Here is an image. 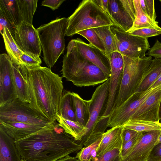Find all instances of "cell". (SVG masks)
Instances as JSON below:
<instances>
[{
  "instance_id": "d4e9b609",
  "label": "cell",
  "mask_w": 161,
  "mask_h": 161,
  "mask_svg": "<svg viewBox=\"0 0 161 161\" xmlns=\"http://www.w3.org/2000/svg\"><path fill=\"white\" fill-rule=\"evenodd\" d=\"M0 12L14 26L22 22L17 0H0Z\"/></svg>"
},
{
  "instance_id": "44dd1931",
  "label": "cell",
  "mask_w": 161,
  "mask_h": 161,
  "mask_svg": "<svg viewBox=\"0 0 161 161\" xmlns=\"http://www.w3.org/2000/svg\"><path fill=\"white\" fill-rule=\"evenodd\" d=\"M122 126H116L111 128L103 134L96 152V156H99L118 146L122 145Z\"/></svg>"
},
{
  "instance_id": "5bb4252c",
  "label": "cell",
  "mask_w": 161,
  "mask_h": 161,
  "mask_svg": "<svg viewBox=\"0 0 161 161\" xmlns=\"http://www.w3.org/2000/svg\"><path fill=\"white\" fill-rule=\"evenodd\" d=\"M109 9L118 27L126 32L131 29L136 17L133 0H109Z\"/></svg>"
},
{
  "instance_id": "cb8c5ba5",
  "label": "cell",
  "mask_w": 161,
  "mask_h": 161,
  "mask_svg": "<svg viewBox=\"0 0 161 161\" xmlns=\"http://www.w3.org/2000/svg\"><path fill=\"white\" fill-rule=\"evenodd\" d=\"M6 51L13 62L18 65L22 64L20 57L24 53L18 45L8 29L5 27L2 35Z\"/></svg>"
},
{
  "instance_id": "681fc988",
  "label": "cell",
  "mask_w": 161,
  "mask_h": 161,
  "mask_svg": "<svg viewBox=\"0 0 161 161\" xmlns=\"http://www.w3.org/2000/svg\"><path fill=\"white\" fill-rule=\"evenodd\" d=\"M19 161H26L24 159H23L21 158Z\"/></svg>"
},
{
  "instance_id": "f907efd6",
  "label": "cell",
  "mask_w": 161,
  "mask_h": 161,
  "mask_svg": "<svg viewBox=\"0 0 161 161\" xmlns=\"http://www.w3.org/2000/svg\"><path fill=\"white\" fill-rule=\"evenodd\" d=\"M159 1L161 3V0H159Z\"/></svg>"
},
{
  "instance_id": "1f68e13d",
  "label": "cell",
  "mask_w": 161,
  "mask_h": 161,
  "mask_svg": "<svg viewBox=\"0 0 161 161\" xmlns=\"http://www.w3.org/2000/svg\"><path fill=\"white\" fill-rule=\"evenodd\" d=\"M102 136L103 135L88 146L82 148L77 153L75 157L79 161H92L96 156V152L101 142Z\"/></svg>"
},
{
  "instance_id": "9a60e30c",
  "label": "cell",
  "mask_w": 161,
  "mask_h": 161,
  "mask_svg": "<svg viewBox=\"0 0 161 161\" xmlns=\"http://www.w3.org/2000/svg\"><path fill=\"white\" fill-rule=\"evenodd\" d=\"M161 130L143 132L140 140L122 161H147Z\"/></svg>"
},
{
  "instance_id": "52a82bcc",
  "label": "cell",
  "mask_w": 161,
  "mask_h": 161,
  "mask_svg": "<svg viewBox=\"0 0 161 161\" xmlns=\"http://www.w3.org/2000/svg\"><path fill=\"white\" fill-rule=\"evenodd\" d=\"M0 121L48 126L53 122L35 110L28 103L17 98L0 107Z\"/></svg>"
},
{
  "instance_id": "83f0119b",
  "label": "cell",
  "mask_w": 161,
  "mask_h": 161,
  "mask_svg": "<svg viewBox=\"0 0 161 161\" xmlns=\"http://www.w3.org/2000/svg\"><path fill=\"white\" fill-rule=\"evenodd\" d=\"M108 25L93 28L102 41L106 50V54L109 58L110 54L117 51L115 39Z\"/></svg>"
},
{
  "instance_id": "bcb514c9",
  "label": "cell",
  "mask_w": 161,
  "mask_h": 161,
  "mask_svg": "<svg viewBox=\"0 0 161 161\" xmlns=\"http://www.w3.org/2000/svg\"><path fill=\"white\" fill-rule=\"evenodd\" d=\"M161 84V75L151 86L150 88H154L159 86Z\"/></svg>"
},
{
  "instance_id": "7dc6e473",
  "label": "cell",
  "mask_w": 161,
  "mask_h": 161,
  "mask_svg": "<svg viewBox=\"0 0 161 161\" xmlns=\"http://www.w3.org/2000/svg\"><path fill=\"white\" fill-rule=\"evenodd\" d=\"M158 117L159 122L161 123V99L159 109Z\"/></svg>"
},
{
  "instance_id": "d590c367",
  "label": "cell",
  "mask_w": 161,
  "mask_h": 161,
  "mask_svg": "<svg viewBox=\"0 0 161 161\" xmlns=\"http://www.w3.org/2000/svg\"><path fill=\"white\" fill-rule=\"evenodd\" d=\"M134 36L147 38L156 36L161 34V28L147 27L141 28L132 31L129 33Z\"/></svg>"
},
{
  "instance_id": "5b68a950",
  "label": "cell",
  "mask_w": 161,
  "mask_h": 161,
  "mask_svg": "<svg viewBox=\"0 0 161 161\" xmlns=\"http://www.w3.org/2000/svg\"><path fill=\"white\" fill-rule=\"evenodd\" d=\"M68 19L66 34L67 36H72L80 31L90 28L108 25L117 27L95 0L82 1Z\"/></svg>"
},
{
  "instance_id": "277c9868",
  "label": "cell",
  "mask_w": 161,
  "mask_h": 161,
  "mask_svg": "<svg viewBox=\"0 0 161 161\" xmlns=\"http://www.w3.org/2000/svg\"><path fill=\"white\" fill-rule=\"evenodd\" d=\"M68 22V18H57L36 29L43 53V61L50 69L64 52Z\"/></svg>"
},
{
  "instance_id": "ee69618b",
  "label": "cell",
  "mask_w": 161,
  "mask_h": 161,
  "mask_svg": "<svg viewBox=\"0 0 161 161\" xmlns=\"http://www.w3.org/2000/svg\"><path fill=\"white\" fill-rule=\"evenodd\" d=\"M95 1L99 6L104 10L111 19L109 9V0H95Z\"/></svg>"
},
{
  "instance_id": "9c48e42d",
  "label": "cell",
  "mask_w": 161,
  "mask_h": 161,
  "mask_svg": "<svg viewBox=\"0 0 161 161\" xmlns=\"http://www.w3.org/2000/svg\"><path fill=\"white\" fill-rule=\"evenodd\" d=\"M110 29L114 36L117 52L131 58H143L150 48L147 38L132 35L114 26Z\"/></svg>"
},
{
  "instance_id": "8fae6325",
  "label": "cell",
  "mask_w": 161,
  "mask_h": 161,
  "mask_svg": "<svg viewBox=\"0 0 161 161\" xmlns=\"http://www.w3.org/2000/svg\"><path fill=\"white\" fill-rule=\"evenodd\" d=\"M14 39L24 53L42 63L40 57L42 49L38 34L33 25L22 22L15 26Z\"/></svg>"
},
{
  "instance_id": "6da1fadb",
  "label": "cell",
  "mask_w": 161,
  "mask_h": 161,
  "mask_svg": "<svg viewBox=\"0 0 161 161\" xmlns=\"http://www.w3.org/2000/svg\"><path fill=\"white\" fill-rule=\"evenodd\" d=\"M14 143L21 158L26 161H56L83 146L73 140L56 121L53 125Z\"/></svg>"
},
{
  "instance_id": "4316f807",
  "label": "cell",
  "mask_w": 161,
  "mask_h": 161,
  "mask_svg": "<svg viewBox=\"0 0 161 161\" xmlns=\"http://www.w3.org/2000/svg\"><path fill=\"white\" fill-rule=\"evenodd\" d=\"M136 10V17L133 25L127 32L130 33L134 30L145 28L154 27L161 28L158 22L152 20L142 10L139 0H133Z\"/></svg>"
},
{
  "instance_id": "7bdbcfd3",
  "label": "cell",
  "mask_w": 161,
  "mask_h": 161,
  "mask_svg": "<svg viewBox=\"0 0 161 161\" xmlns=\"http://www.w3.org/2000/svg\"><path fill=\"white\" fill-rule=\"evenodd\" d=\"M65 0H44L42 3V6L47 7L53 10L58 9Z\"/></svg>"
},
{
  "instance_id": "2e32d148",
  "label": "cell",
  "mask_w": 161,
  "mask_h": 161,
  "mask_svg": "<svg viewBox=\"0 0 161 161\" xmlns=\"http://www.w3.org/2000/svg\"><path fill=\"white\" fill-rule=\"evenodd\" d=\"M80 53L87 59L99 67L109 78L111 75L109 58L106 54L91 44L81 39H72Z\"/></svg>"
},
{
  "instance_id": "ffe728a7",
  "label": "cell",
  "mask_w": 161,
  "mask_h": 161,
  "mask_svg": "<svg viewBox=\"0 0 161 161\" xmlns=\"http://www.w3.org/2000/svg\"><path fill=\"white\" fill-rule=\"evenodd\" d=\"M21 158L14 139L0 127V161H19Z\"/></svg>"
},
{
  "instance_id": "8d00e7d4",
  "label": "cell",
  "mask_w": 161,
  "mask_h": 161,
  "mask_svg": "<svg viewBox=\"0 0 161 161\" xmlns=\"http://www.w3.org/2000/svg\"><path fill=\"white\" fill-rule=\"evenodd\" d=\"M142 134V132H138L132 139L122 146L121 150L122 160L125 159L132 150L140 140Z\"/></svg>"
},
{
  "instance_id": "b9f144b4",
  "label": "cell",
  "mask_w": 161,
  "mask_h": 161,
  "mask_svg": "<svg viewBox=\"0 0 161 161\" xmlns=\"http://www.w3.org/2000/svg\"><path fill=\"white\" fill-rule=\"evenodd\" d=\"M147 161H161V143L155 146Z\"/></svg>"
},
{
  "instance_id": "8992f818",
  "label": "cell",
  "mask_w": 161,
  "mask_h": 161,
  "mask_svg": "<svg viewBox=\"0 0 161 161\" xmlns=\"http://www.w3.org/2000/svg\"><path fill=\"white\" fill-rule=\"evenodd\" d=\"M122 56L124 61L122 78L119 94L111 112L136 92L152 60L150 56L131 58Z\"/></svg>"
},
{
  "instance_id": "7c38bea8",
  "label": "cell",
  "mask_w": 161,
  "mask_h": 161,
  "mask_svg": "<svg viewBox=\"0 0 161 161\" xmlns=\"http://www.w3.org/2000/svg\"><path fill=\"white\" fill-rule=\"evenodd\" d=\"M111 75L109 78V91L108 102L102 120L108 121L114 104L117 99L122 81L124 67L122 55L117 51L109 56Z\"/></svg>"
},
{
  "instance_id": "60d3db41",
  "label": "cell",
  "mask_w": 161,
  "mask_h": 161,
  "mask_svg": "<svg viewBox=\"0 0 161 161\" xmlns=\"http://www.w3.org/2000/svg\"><path fill=\"white\" fill-rule=\"evenodd\" d=\"M137 133L138 132L134 130L127 129L122 126L121 134L122 146L132 139Z\"/></svg>"
},
{
  "instance_id": "e575fe53",
  "label": "cell",
  "mask_w": 161,
  "mask_h": 161,
  "mask_svg": "<svg viewBox=\"0 0 161 161\" xmlns=\"http://www.w3.org/2000/svg\"><path fill=\"white\" fill-rule=\"evenodd\" d=\"M139 3L143 12L152 20L156 21L154 0H139Z\"/></svg>"
},
{
  "instance_id": "4dcf8cb0",
  "label": "cell",
  "mask_w": 161,
  "mask_h": 161,
  "mask_svg": "<svg viewBox=\"0 0 161 161\" xmlns=\"http://www.w3.org/2000/svg\"><path fill=\"white\" fill-rule=\"evenodd\" d=\"M122 126L134 130L138 132L161 130V123L159 122H155L140 120H130Z\"/></svg>"
},
{
  "instance_id": "7a4b0ae2",
  "label": "cell",
  "mask_w": 161,
  "mask_h": 161,
  "mask_svg": "<svg viewBox=\"0 0 161 161\" xmlns=\"http://www.w3.org/2000/svg\"><path fill=\"white\" fill-rule=\"evenodd\" d=\"M25 68L31 106L50 120L55 122L63 96L62 77L48 67L25 65Z\"/></svg>"
},
{
  "instance_id": "4fadbf2b",
  "label": "cell",
  "mask_w": 161,
  "mask_h": 161,
  "mask_svg": "<svg viewBox=\"0 0 161 161\" xmlns=\"http://www.w3.org/2000/svg\"><path fill=\"white\" fill-rule=\"evenodd\" d=\"M13 62L8 54L0 55V107L17 99Z\"/></svg>"
},
{
  "instance_id": "484cf974",
  "label": "cell",
  "mask_w": 161,
  "mask_h": 161,
  "mask_svg": "<svg viewBox=\"0 0 161 161\" xmlns=\"http://www.w3.org/2000/svg\"><path fill=\"white\" fill-rule=\"evenodd\" d=\"M58 114L64 119L77 122L72 92H67L63 95Z\"/></svg>"
},
{
  "instance_id": "3957f363",
  "label": "cell",
  "mask_w": 161,
  "mask_h": 161,
  "mask_svg": "<svg viewBox=\"0 0 161 161\" xmlns=\"http://www.w3.org/2000/svg\"><path fill=\"white\" fill-rule=\"evenodd\" d=\"M63 57L61 71L62 77L77 87L94 86L109 78L97 66L79 52L73 40L69 42Z\"/></svg>"
},
{
  "instance_id": "e0dca14e",
  "label": "cell",
  "mask_w": 161,
  "mask_h": 161,
  "mask_svg": "<svg viewBox=\"0 0 161 161\" xmlns=\"http://www.w3.org/2000/svg\"><path fill=\"white\" fill-rule=\"evenodd\" d=\"M161 99V84L144 100L130 120L159 122L158 111Z\"/></svg>"
},
{
  "instance_id": "d6986e66",
  "label": "cell",
  "mask_w": 161,
  "mask_h": 161,
  "mask_svg": "<svg viewBox=\"0 0 161 161\" xmlns=\"http://www.w3.org/2000/svg\"><path fill=\"white\" fill-rule=\"evenodd\" d=\"M13 67L17 98L30 103L31 97L25 66L23 64L18 65L13 62Z\"/></svg>"
},
{
  "instance_id": "f6af8a7d",
  "label": "cell",
  "mask_w": 161,
  "mask_h": 161,
  "mask_svg": "<svg viewBox=\"0 0 161 161\" xmlns=\"http://www.w3.org/2000/svg\"><path fill=\"white\" fill-rule=\"evenodd\" d=\"M56 161H79L75 157H72L69 155Z\"/></svg>"
},
{
  "instance_id": "74e56055",
  "label": "cell",
  "mask_w": 161,
  "mask_h": 161,
  "mask_svg": "<svg viewBox=\"0 0 161 161\" xmlns=\"http://www.w3.org/2000/svg\"><path fill=\"white\" fill-rule=\"evenodd\" d=\"M0 31L1 34L3 33L4 29L7 28L13 37H15V27L10 21L0 12Z\"/></svg>"
},
{
  "instance_id": "d6a6232c",
  "label": "cell",
  "mask_w": 161,
  "mask_h": 161,
  "mask_svg": "<svg viewBox=\"0 0 161 161\" xmlns=\"http://www.w3.org/2000/svg\"><path fill=\"white\" fill-rule=\"evenodd\" d=\"M79 34L86 38L91 44L106 54V50L101 39L93 28L80 31Z\"/></svg>"
},
{
  "instance_id": "603a6c76",
  "label": "cell",
  "mask_w": 161,
  "mask_h": 161,
  "mask_svg": "<svg viewBox=\"0 0 161 161\" xmlns=\"http://www.w3.org/2000/svg\"><path fill=\"white\" fill-rule=\"evenodd\" d=\"M56 120L66 133L72 136L75 141H80L86 131V128L78 122L63 118L58 114Z\"/></svg>"
},
{
  "instance_id": "7402d4cb",
  "label": "cell",
  "mask_w": 161,
  "mask_h": 161,
  "mask_svg": "<svg viewBox=\"0 0 161 161\" xmlns=\"http://www.w3.org/2000/svg\"><path fill=\"white\" fill-rule=\"evenodd\" d=\"M161 75V58H154L144 73L136 92L148 90Z\"/></svg>"
},
{
  "instance_id": "ac0fdd59",
  "label": "cell",
  "mask_w": 161,
  "mask_h": 161,
  "mask_svg": "<svg viewBox=\"0 0 161 161\" xmlns=\"http://www.w3.org/2000/svg\"><path fill=\"white\" fill-rule=\"evenodd\" d=\"M53 125L43 126L21 122L0 121V127L14 141L22 139Z\"/></svg>"
},
{
  "instance_id": "f35d334b",
  "label": "cell",
  "mask_w": 161,
  "mask_h": 161,
  "mask_svg": "<svg viewBox=\"0 0 161 161\" xmlns=\"http://www.w3.org/2000/svg\"><path fill=\"white\" fill-rule=\"evenodd\" d=\"M154 58H161V42L157 39L153 46L150 48L146 55Z\"/></svg>"
},
{
  "instance_id": "ba28073f",
  "label": "cell",
  "mask_w": 161,
  "mask_h": 161,
  "mask_svg": "<svg viewBox=\"0 0 161 161\" xmlns=\"http://www.w3.org/2000/svg\"><path fill=\"white\" fill-rule=\"evenodd\" d=\"M109 84V78L96 88L88 100L90 116L86 126V131L81 140L78 143L82 146L88 141L96 126L102 120L108 99Z\"/></svg>"
},
{
  "instance_id": "836d02e7",
  "label": "cell",
  "mask_w": 161,
  "mask_h": 161,
  "mask_svg": "<svg viewBox=\"0 0 161 161\" xmlns=\"http://www.w3.org/2000/svg\"><path fill=\"white\" fill-rule=\"evenodd\" d=\"M122 144L119 145L99 156H96L92 161H122Z\"/></svg>"
},
{
  "instance_id": "ab89813d",
  "label": "cell",
  "mask_w": 161,
  "mask_h": 161,
  "mask_svg": "<svg viewBox=\"0 0 161 161\" xmlns=\"http://www.w3.org/2000/svg\"><path fill=\"white\" fill-rule=\"evenodd\" d=\"M20 59L22 64L28 67L40 66L42 63L25 53L21 56Z\"/></svg>"
},
{
  "instance_id": "30bf717a",
  "label": "cell",
  "mask_w": 161,
  "mask_h": 161,
  "mask_svg": "<svg viewBox=\"0 0 161 161\" xmlns=\"http://www.w3.org/2000/svg\"><path fill=\"white\" fill-rule=\"evenodd\" d=\"M150 88L142 92H136L110 114L108 127L122 126L129 120L144 100L157 88Z\"/></svg>"
},
{
  "instance_id": "f1b7e54d",
  "label": "cell",
  "mask_w": 161,
  "mask_h": 161,
  "mask_svg": "<svg viewBox=\"0 0 161 161\" xmlns=\"http://www.w3.org/2000/svg\"><path fill=\"white\" fill-rule=\"evenodd\" d=\"M72 94L77 122L86 127L90 116L88 100L83 99L77 93L72 92Z\"/></svg>"
},
{
  "instance_id": "f546056e",
  "label": "cell",
  "mask_w": 161,
  "mask_h": 161,
  "mask_svg": "<svg viewBox=\"0 0 161 161\" xmlns=\"http://www.w3.org/2000/svg\"><path fill=\"white\" fill-rule=\"evenodd\" d=\"M22 22L33 25V16L37 8V0H17Z\"/></svg>"
},
{
  "instance_id": "c3c4849f",
  "label": "cell",
  "mask_w": 161,
  "mask_h": 161,
  "mask_svg": "<svg viewBox=\"0 0 161 161\" xmlns=\"http://www.w3.org/2000/svg\"><path fill=\"white\" fill-rule=\"evenodd\" d=\"M160 143H161V132L159 136L158 137L157 142L156 143L155 145Z\"/></svg>"
}]
</instances>
